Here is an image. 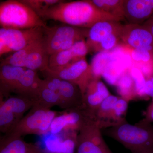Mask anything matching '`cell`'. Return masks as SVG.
Returning a JSON list of instances; mask_svg holds the SVG:
<instances>
[{
	"instance_id": "obj_32",
	"label": "cell",
	"mask_w": 153,
	"mask_h": 153,
	"mask_svg": "<svg viewBox=\"0 0 153 153\" xmlns=\"http://www.w3.org/2000/svg\"><path fill=\"white\" fill-rule=\"evenodd\" d=\"M143 25L147 28L148 30L150 32L151 34L153 37V18L151 17L149 19H148L147 21H146L143 24Z\"/></svg>"
},
{
	"instance_id": "obj_18",
	"label": "cell",
	"mask_w": 153,
	"mask_h": 153,
	"mask_svg": "<svg viewBox=\"0 0 153 153\" xmlns=\"http://www.w3.org/2000/svg\"><path fill=\"white\" fill-rule=\"evenodd\" d=\"M49 55L44 45V37L37 43L28 55L25 68L37 71H44L48 68Z\"/></svg>"
},
{
	"instance_id": "obj_22",
	"label": "cell",
	"mask_w": 153,
	"mask_h": 153,
	"mask_svg": "<svg viewBox=\"0 0 153 153\" xmlns=\"http://www.w3.org/2000/svg\"><path fill=\"white\" fill-rule=\"evenodd\" d=\"M130 70L124 72L115 85L121 97L129 101L137 97L135 85Z\"/></svg>"
},
{
	"instance_id": "obj_13",
	"label": "cell",
	"mask_w": 153,
	"mask_h": 153,
	"mask_svg": "<svg viewBox=\"0 0 153 153\" xmlns=\"http://www.w3.org/2000/svg\"><path fill=\"white\" fill-rule=\"evenodd\" d=\"M124 18L128 24L142 25L153 14V0H124Z\"/></svg>"
},
{
	"instance_id": "obj_5",
	"label": "cell",
	"mask_w": 153,
	"mask_h": 153,
	"mask_svg": "<svg viewBox=\"0 0 153 153\" xmlns=\"http://www.w3.org/2000/svg\"><path fill=\"white\" fill-rule=\"evenodd\" d=\"M56 111L34 105L7 137H22L29 134L42 135L49 131L50 126L57 115Z\"/></svg>"
},
{
	"instance_id": "obj_27",
	"label": "cell",
	"mask_w": 153,
	"mask_h": 153,
	"mask_svg": "<svg viewBox=\"0 0 153 153\" xmlns=\"http://www.w3.org/2000/svg\"><path fill=\"white\" fill-rule=\"evenodd\" d=\"M111 56V51L97 53L90 64L94 78L100 79Z\"/></svg>"
},
{
	"instance_id": "obj_1",
	"label": "cell",
	"mask_w": 153,
	"mask_h": 153,
	"mask_svg": "<svg viewBox=\"0 0 153 153\" xmlns=\"http://www.w3.org/2000/svg\"><path fill=\"white\" fill-rule=\"evenodd\" d=\"M41 19L54 20L73 27L90 29L98 22L120 20L100 10L90 0L60 2L40 15Z\"/></svg>"
},
{
	"instance_id": "obj_20",
	"label": "cell",
	"mask_w": 153,
	"mask_h": 153,
	"mask_svg": "<svg viewBox=\"0 0 153 153\" xmlns=\"http://www.w3.org/2000/svg\"><path fill=\"white\" fill-rule=\"evenodd\" d=\"M1 101L8 108L19 121L23 117L25 113L36 104L34 100L19 95L7 97L4 100H1Z\"/></svg>"
},
{
	"instance_id": "obj_25",
	"label": "cell",
	"mask_w": 153,
	"mask_h": 153,
	"mask_svg": "<svg viewBox=\"0 0 153 153\" xmlns=\"http://www.w3.org/2000/svg\"><path fill=\"white\" fill-rule=\"evenodd\" d=\"M19 121L5 105L1 101L0 105V130L3 133H8Z\"/></svg>"
},
{
	"instance_id": "obj_16",
	"label": "cell",
	"mask_w": 153,
	"mask_h": 153,
	"mask_svg": "<svg viewBox=\"0 0 153 153\" xmlns=\"http://www.w3.org/2000/svg\"><path fill=\"white\" fill-rule=\"evenodd\" d=\"M27 68L11 65L1 66L0 90L1 97H8L15 92L20 79Z\"/></svg>"
},
{
	"instance_id": "obj_6",
	"label": "cell",
	"mask_w": 153,
	"mask_h": 153,
	"mask_svg": "<svg viewBox=\"0 0 153 153\" xmlns=\"http://www.w3.org/2000/svg\"><path fill=\"white\" fill-rule=\"evenodd\" d=\"M123 26L117 21H104L94 25L86 38L88 52L97 54L111 48L120 39Z\"/></svg>"
},
{
	"instance_id": "obj_17",
	"label": "cell",
	"mask_w": 153,
	"mask_h": 153,
	"mask_svg": "<svg viewBox=\"0 0 153 153\" xmlns=\"http://www.w3.org/2000/svg\"><path fill=\"white\" fill-rule=\"evenodd\" d=\"M41 80L37 71L26 69L19 80L14 93L30 99L36 102Z\"/></svg>"
},
{
	"instance_id": "obj_12",
	"label": "cell",
	"mask_w": 153,
	"mask_h": 153,
	"mask_svg": "<svg viewBox=\"0 0 153 153\" xmlns=\"http://www.w3.org/2000/svg\"><path fill=\"white\" fill-rule=\"evenodd\" d=\"M88 52L86 41H78L69 49L50 55L47 68L55 70L68 66L85 59Z\"/></svg>"
},
{
	"instance_id": "obj_3",
	"label": "cell",
	"mask_w": 153,
	"mask_h": 153,
	"mask_svg": "<svg viewBox=\"0 0 153 153\" xmlns=\"http://www.w3.org/2000/svg\"><path fill=\"white\" fill-rule=\"evenodd\" d=\"M1 28L27 30L47 25L41 17L22 1L8 0L0 4Z\"/></svg>"
},
{
	"instance_id": "obj_2",
	"label": "cell",
	"mask_w": 153,
	"mask_h": 153,
	"mask_svg": "<svg viewBox=\"0 0 153 153\" xmlns=\"http://www.w3.org/2000/svg\"><path fill=\"white\" fill-rule=\"evenodd\" d=\"M107 135L120 143L132 153H153V126L142 120L135 124L125 120L108 128Z\"/></svg>"
},
{
	"instance_id": "obj_31",
	"label": "cell",
	"mask_w": 153,
	"mask_h": 153,
	"mask_svg": "<svg viewBox=\"0 0 153 153\" xmlns=\"http://www.w3.org/2000/svg\"><path fill=\"white\" fill-rule=\"evenodd\" d=\"M143 120L152 123L153 122V101L148 107L146 112L145 118Z\"/></svg>"
},
{
	"instance_id": "obj_29",
	"label": "cell",
	"mask_w": 153,
	"mask_h": 153,
	"mask_svg": "<svg viewBox=\"0 0 153 153\" xmlns=\"http://www.w3.org/2000/svg\"><path fill=\"white\" fill-rule=\"evenodd\" d=\"M130 71L135 85L137 97L141 98L142 92L146 81V77L140 70L134 66L131 67Z\"/></svg>"
},
{
	"instance_id": "obj_4",
	"label": "cell",
	"mask_w": 153,
	"mask_h": 153,
	"mask_svg": "<svg viewBox=\"0 0 153 153\" xmlns=\"http://www.w3.org/2000/svg\"><path fill=\"white\" fill-rule=\"evenodd\" d=\"M44 29V41L48 55H52L71 48L78 41L85 40L89 29L66 24L46 26Z\"/></svg>"
},
{
	"instance_id": "obj_24",
	"label": "cell",
	"mask_w": 153,
	"mask_h": 153,
	"mask_svg": "<svg viewBox=\"0 0 153 153\" xmlns=\"http://www.w3.org/2000/svg\"><path fill=\"white\" fill-rule=\"evenodd\" d=\"M118 98L119 97L111 94L102 101L96 111V117L100 123L102 128L109 127L108 120L110 115Z\"/></svg>"
},
{
	"instance_id": "obj_28",
	"label": "cell",
	"mask_w": 153,
	"mask_h": 153,
	"mask_svg": "<svg viewBox=\"0 0 153 153\" xmlns=\"http://www.w3.org/2000/svg\"><path fill=\"white\" fill-rule=\"evenodd\" d=\"M62 1L59 0H22V2L33 9L39 16L49 8Z\"/></svg>"
},
{
	"instance_id": "obj_14",
	"label": "cell",
	"mask_w": 153,
	"mask_h": 153,
	"mask_svg": "<svg viewBox=\"0 0 153 153\" xmlns=\"http://www.w3.org/2000/svg\"><path fill=\"white\" fill-rule=\"evenodd\" d=\"M100 79H91L82 95L84 107L94 115L102 101L111 95L106 85Z\"/></svg>"
},
{
	"instance_id": "obj_10",
	"label": "cell",
	"mask_w": 153,
	"mask_h": 153,
	"mask_svg": "<svg viewBox=\"0 0 153 153\" xmlns=\"http://www.w3.org/2000/svg\"><path fill=\"white\" fill-rule=\"evenodd\" d=\"M66 111V112L58 114L55 118L49 129L51 133L56 134L64 130L79 131L90 121L97 120L95 115L88 111L84 106Z\"/></svg>"
},
{
	"instance_id": "obj_33",
	"label": "cell",
	"mask_w": 153,
	"mask_h": 153,
	"mask_svg": "<svg viewBox=\"0 0 153 153\" xmlns=\"http://www.w3.org/2000/svg\"><path fill=\"white\" fill-rule=\"evenodd\" d=\"M151 17H153V14L152 16H151Z\"/></svg>"
},
{
	"instance_id": "obj_11",
	"label": "cell",
	"mask_w": 153,
	"mask_h": 153,
	"mask_svg": "<svg viewBox=\"0 0 153 153\" xmlns=\"http://www.w3.org/2000/svg\"><path fill=\"white\" fill-rule=\"evenodd\" d=\"M121 43L131 49L153 47V37L143 25H123L120 35Z\"/></svg>"
},
{
	"instance_id": "obj_21",
	"label": "cell",
	"mask_w": 153,
	"mask_h": 153,
	"mask_svg": "<svg viewBox=\"0 0 153 153\" xmlns=\"http://www.w3.org/2000/svg\"><path fill=\"white\" fill-rule=\"evenodd\" d=\"M60 100L56 92L49 89L45 83L44 79H41L38 90V97L35 105L47 109L57 105L60 107Z\"/></svg>"
},
{
	"instance_id": "obj_19",
	"label": "cell",
	"mask_w": 153,
	"mask_h": 153,
	"mask_svg": "<svg viewBox=\"0 0 153 153\" xmlns=\"http://www.w3.org/2000/svg\"><path fill=\"white\" fill-rule=\"evenodd\" d=\"M0 153H44L37 145L25 142L21 137L4 136L1 140Z\"/></svg>"
},
{
	"instance_id": "obj_15",
	"label": "cell",
	"mask_w": 153,
	"mask_h": 153,
	"mask_svg": "<svg viewBox=\"0 0 153 153\" xmlns=\"http://www.w3.org/2000/svg\"><path fill=\"white\" fill-rule=\"evenodd\" d=\"M57 93L60 98L61 108L67 110L84 106L81 90L74 83L60 79Z\"/></svg>"
},
{
	"instance_id": "obj_8",
	"label": "cell",
	"mask_w": 153,
	"mask_h": 153,
	"mask_svg": "<svg viewBox=\"0 0 153 153\" xmlns=\"http://www.w3.org/2000/svg\"><path fill=\"white\" fill-rule=\"evenodd\" d=\"M102 128L96 120L83 126L76 136V153H112L102 137Z\"/></svg>"
},
{
	"instance_id": "obj_26",
	"label": "cell",
	"mask_w": 153,
	"mask_h": 153,
	"mask_svg": "<svg viewBox=\"0 0 153 153\" xmlns=\"http://www.w3.org/2000/svg\"><path fill=\"white\" fill-rule=\"evenodd\" d=\"M128 102L126 99L119 97L110 115L108 120L109 127L125 120V116L128 108Z\"/></svg>"
},
{
	"instance_id": "obj_7",
	"label": "cell",
	"mask_w": 153,
	"mask_h": 153,
	"mask_svg": "<svg viewBox=\"0 0 153 153\" xmlns=\"http://www.w3.org/2000/svg\"><path fill=\"white\" fill-rule=\"evenodd\" d=\"M43 37L44 29L42 27L27 30L1 28L0 56L19 51Z\"/></svg>"
},
{
	"instance_id": "obj_23",
	"label": "cell",
	"mask_w": 153,
	"mask_h": 153,
	"mask_svg": "<svg viewBox=\"0 0 153 153\" xmlns=\"http://www.w3.org/2000/svg\"><path fill=\"white\" fill-rule=\"evenodd\" d=\"M91 1L100 10L124 20L123 4L124 0H91Z\"/></svg>"
},
{
	"instance_id": "obj_9",
	"label": "cell",
	"mask_w": 153,
	"mask_h": 153,
	"mask_svg": "<svg viewBox=\"0 0 153 153\" xmlns=\"http://www.w3.org/2000/svg\"><path fill=\"white\" fill-rule=\"evenodd\" d=\"M47 75L72 82L78 85L82 96L89 82L94 77L92 74L90 64L85 58L55 70L47 68L44 71Z\"/></svg>"
},
{
	"instance_id": "obj_30",
	"label": "cell",
	"mask_w": 153,
	"mask_h": 153,
	"mask_svg": "<svg viewBox=\"0 0 153 153\" xmlns=\"http://www.w3.org/2000/svg\"><path fill=\"white\" fill-rule=\"evenodd\" d=\"M147 97H151L152 101H153V76L146 79L144 86L142 92V98H146Z\"/></svg>"
}]
</instances>
